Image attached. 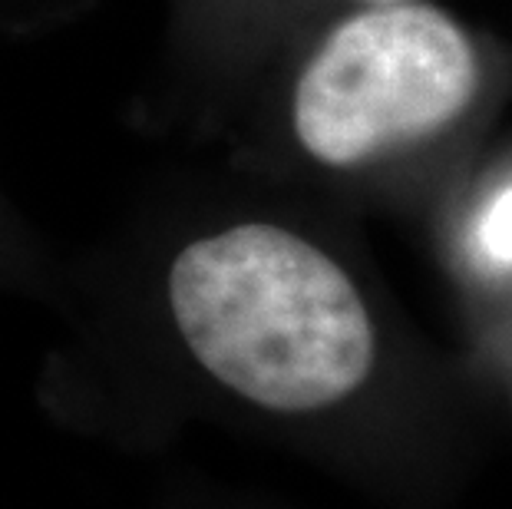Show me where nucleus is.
<instances>
[{
  "mask_svg": "<svg viewBox=\"0 0 512 509\" xmlns=\"http://www.w3.org/2000/svg\"><path fill=\"white\" fill-rule=\"evenodd\" d=\"M185 348L228 391L278 414L351 397L374 367V324L328 252L271 222L202 235L169 268Z\"/></svg>",
  "mask_w": 512,
  "mask_h": 509,
  "instance_id": "nucleus-1",
  "label": "nucleus"
},
{
  "mask_svg": "<svg viewBox=\"0 0 512 509\" xmlns=\"http://www.w3.org/2000/svg\"><path fill=\"white\" fill-rule=\"evenodd\" d=\"M479 50L427 0L357 4L304 57L291 136L324 169H364L453 126L476 100Z\"/></svg>",
  "mask_w": 512,
  "mask_h": 509,
  "instance_id": "nucleus-2",
  "label": "nucleus"
},
{
  "mask_svg": "<svg viewBox=\"0 0 512 509\" xmlns=\"http://www.w3.org/2000/svg\"><path fill=\"white\" fill-rule=\"evenodd\" d=\"M483 245L499 262H512V192L493 205L483 222Z\"/></svg>",
  "mask_w": 512,
  "mask_h": 509,
  "instance_id": "nucleus-3",
  "label": "nucleus"
},
{
  "mask_svg": "<svg viewBox=\"0 0 512 509\" xmlns=\"http://www.w3.org/2000/svg\"><path fill=\"white\" fill-rule=\"evenodd\" d=\"M354 4H387V0H354Z\"/></svg>",
  "mask_w": 512,
  "mask_h": 509,
  "instance_id": "nucleus-4",
  "label": "nucleus"
}]
</instances>
